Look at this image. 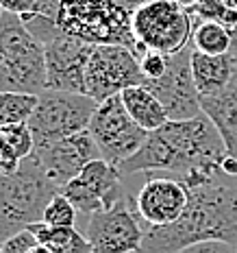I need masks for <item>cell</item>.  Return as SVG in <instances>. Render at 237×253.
<instances>
[{"label":"cell","instance_id":"1","mask_svg":"<svg viewBox=\"0 0 237 253\" xmlns=\"http://www.w3.org/2000/svg\"><path fill=\"white\" fill-rule=\"evenodd\" d=\"M229 155L218 126L207 114L189 120H168L161 129L150 131L141 149L120 166L122 175L166 170L181 175L187 186L211 181L222 172Z\"/></svg>","mask_w":237,"mask_h":253},{"label":"cell","instance_id":"2","mask_svg":"<svg viewBox=\"0 0 237 253\" xmlns=\"http://www.w3.org/2000/svg\"><path fill=\"white\" fill-rule=\"evenodd\" d=\"M209 240L237 245V190L215 179L189 186L185 212L170 225L146 229L139 253H176Z\"/></svg>","mask_w":237,"mask_h":253},{"label":"cell","instance_id":"3","mask_svg":"<svg viewBox=\"0 0 237 253\" xmlns=\"http://www.w3.org/2000/svg\"><path fill=\"white\" fill-rule=\"evenodd\" d=\"M144 0H59L57 24L63 33L98 44H122L137 48L133 13Z\"/></svg>","mask_w":237,"mask_h":253},{"label":"cell","instance_id":"4","mask_svg":"<svg viewBox=\"0 0 237 253\" xmlns=\"http://www.w3.org/2000/svg\"><path fill=\"white\" fill-rule=\"evenodd\" d=\"M61 188L31 153L13 175L0 172V236L2 242L44 218L46 205Z\"/></svg>","mask_w":237,"mask_h":253},{"label":"cell","instance_id":"5","mask_svg":"<svg viewBox=\"0 0 237 253\" xmlns=\"http://www.w3.org/2000/svg\"><path fill=\"white\" fill-rule=\"evenodd\" d=\"M0 92L41 94L46 89L44 44L26 29L24 20L4 11L0 20Z\"/></svg>","mask_w":237,"mask_h":253},{"label":"cell","instance_id":"6","mask_svg":"<svg viewBox=\"0 0 237 253\" xmlns=\"http://www.w3.org/2000/svg\"><path fill=\"white\" fill-rule=\"evenodd\" d=\"M196 20L174 0H144L133 13V35L137 40L135 55L148 50L176 55L192 44Z\"/></svg>","mask_w":237,"mask_h":253},{"label":"cell","instance_id":"7","mask_svg":"<svg viewBox=\"0 0 237 253\" xmlns=\"http://www.w3.org/2000/svg\"><path fill=\"white\" fill-rule=\"evenodd\" d=\"M96 107L98 101H94L87 94L44 89L29 120L35 146L50 144V142L70 138V135L89 129Z\"/></svg>","mask_w":237,"mask_h":253},{"label":"cell","instance_id":"8","mask_svg":"<svg viewBox=\"0 0 237 253\" xmlns=\"http://www.w3.org/2000/svg\"><path fill=\"white\" fill-rule=\"evenodd\" d=\"M141 83H144V75H141L139 57L133 48L122 44H98L92 48L85 68L87 96L102 103Z\"/></svg>","mask_w":237,"mask_h":253},{"label":"cell","instance_id":"9","mask_svg":"<svg viewBox=\"0 0 237 253\" xmlns=\"http://www.w3.org/2000/svg\"><path fill=\"white\" fill-rule=\"evenodd\" d=\"M89 133L96 140L100 157L118 168L131 155H135L148 138V131H144L131 118L120 96L98 103L89 123Z\"/></svg>","mask_w":237,"mask_h":253},{"label":"cell","instance_id":"10","mask_svg":"<svg viewBox=\"0 0 237 253\" xmlns=\"http://www.w3.org/2000/svg\"><path fill=\"white\" fill-rule=\"evenodd\" d=\"M192 50L189 44L185 50L170 55L166 75L155 81H144V85L155 92V96L166 107L170 120H189L198 118L203 112V101L192 75Z\"/></svg>","mask_w":237,"mask_h":253},{"label":"cell","instance_id":"11","mask_svg":"<svg viewBox=\"0 0 237 253\" xmlns=\"http://www.w3.org/2000/svg\"><path fill=\"white\" fill-rule=\"evenodd\" d=\"M61 192L76 205L78 212L96 214L102 210H111L115 203L122 201V172L118 166L107 160L89 162L78 175L61 188Z\"/></svg>","mask_w":237,"mask_h":253},{"label":"cell","instance_id":"12","mask_svg":"<svg viewBox=\"0 0 237 253\" xmlns=\"http://www.w3.org/2000/svg\"><path fill=\"white\" fill-rule=\"evenodd\" d=\"M92 48V44L63 31L46 42V89L85 94V68Z\"/></svg>","mask_w":237,"mask_h":253},{"label":"cell","instance_id":"13","mask_svg":"<svg viewBox=\"0 0 237 253\" xmlns=\"http://www.w3.org/2000/svg\"><path fill=\"white\" fill-rule=\"evenodd\" d=\"M85 236L94 253H139L146 231L139 227L135 214L129 212L122 199L111 210L89 216Z\"/></svg>","mask_w":237,"mask_h":253},{"label":"cell","instance_id":"14","mask_svg":"<svg viewBox=\"0 0 237 253\" xmlns=\"http://www.w3.org/2000/svg\"><path fill=\"white\" fill-rule=\"evenodd\" d=\"M33 157L39 162V166L44 168L46 175L59 188H63L89 162L98 160L100 151L94 135L89 133V129H85L81 133L70 135V138L50 142V144H44V146H35Z\"/></svg>","mask_w":237,"mask_h":253},{"label":"cell","instance_id":"15","mask_svg":"<svg viewBox=\"0 0 237 253\" xmlns=\"http://www.w3.org/2000/svg\"><path fill=\"white\" fill-rule=\"evenodd\" d=\"M189 203V186L183 179L150 177L141 186L135 205L148 227H163L178 220Z\"/></svg>","mask_w":237,"mask_h":253},{"label":"cell","instance_id":"16","mask_svg":"<svg viewBox=\"0 0 237 253\" xmlns=\"http://www.w3.org/2000/svg\"><path fill=\"white\" fill-rule=\"evenodd\" d=\"M237 70V55H204L192 50V75L200 98L220 94L231 83Z\"/></svg>","mask_w":237,"mask_h":253},{"label":"cell","instance_id":"17","mask_svg":"<svg viewBox=\"0 0 237 253\" xmlns=\"http://www.w3.org/2000/svg\"><path fill=\"white\" fill-rule=\"evenodd\" d=\"M200 101H203V112L218 126L229 155L237 157V70L222 92Z\"/></svg>","mask_w":237,"mask_h":253},{"label":"cell","instance_id":"18","mask_svg":"<svg viewBox=\"0 0 237 253\" xmlns=\"http://www.w3.org/2000/svg\"><path fill=\"white\" fill-rule=\"evenodd\" d=\"M122 105L126 107L131 118L137 123L144 131H157L168 123V112L161 105V101L155 96V92H150L148 87L141 83V85H133L129 89H124L120 94Z\"/></svg>","mask_w":237,"mask_h":253},{"label":"cell","instance_id":"19","mask_svg":"<svg viewBox=\"0 0 237 253\" xmlns=\"http://www.w3.org/2000/svg\"><path fill=\"white\" fill-rule=\"evenodd\" d=\"M35 138L29 123L0 126V172L13 175L22 162L33 153Z\"/></svg>","mask_w":237,"mask_h":253},{"label":"cell","instance_id":"20","mask_svg":"<svg viewBox=\"0 0 237 253\" xmlns=\"http://www.w3.org/2000/svg\"><path fill=\"white\" fill-rule=\"evenodd\" d=\"M26 229L35 234L39 245L48 247L52 253H94L87 236L76 227H52L46 223H33Z\"/></svg>","mask_w":237,"mask_h":253},{"label":"cell","instance_id":"21","mask_svg":"<svg viewBox=\"0 0 237 253\" xmlns=\"http://www.w3.org/2000/svg\"><path fill=\"white\" fill-rule=\"evenodd\" d=\"M192 46L204 55H229L233 50V31L218 22H196Z\"/></svg>","mask_w":237,"mask_h":253},{"label":"cell","instance_id":"22","mask_svg":"<svg viewBox=\"0 0 237 253\" xmlns=\"http://www.w3.org/2000/svg\"><path fill=\"white\" fill-rule=\"evenodd\" d=\"M39 94L29 92H0V126L24 125L37 107Z\"/></svg>","mask_w":237,"mask_h":253},{"label":"cell","instance_id":"23","mask_svg":"<svg viewBox=\"0 0 237 253\" xmlns=\"http://www.w3.org/2000/svg\"><path fill=\"white\" fill-rule=\"evenodd\" d=\"M189 13L196 22H218L231 31L237 29V9L226 7L220 0H198V4Z\"/></svg>","mask_w":237,"mask_h":253},{"label":"cell","instance_id":"24","mask_svg":"<svg viewBox=\"0 0 237 253\" xmlns=\"http://www.w3.org/2000/svg\"><path fill=\"white\" fill-rule=\"evenodd\" d=\"M76 216H78L76 205L72 203L63 192H59V194L52 197V201L48 205H46L41 223L52 225V227H74Z\"/></svg>","mask_w":237,"mask_h":253},{"label":"cell","instance_id":"25","mask_svg":"<svg viewBox=\"0 0 237 253\" xmlns=\"http://www.w3.org/2000/svg\"><path fill=\"white\" fill-rule=\"evenodd\" d=\"M0 7H2V11L15 13V15H20V18L35 15V13H44V15L57 18L59 0H0Z\"/></svg>","mask_w":237,"mask_h":253},{"label":"cell","instance_id":"26","mask_svg":"<svg viewBox=\"0 0 237 253\" xmlns=\"http://www.w3.org/2000/svg\"><path fill=\"white\" fill-rule=\"evenodd\" d=\"M168 61H170V55H163V52H155V50H148L144 57H139L144 81H155V79L166 75Z\"/></svg>","mask_w":237,"mask_h":253},{"label":"cell","instance_id":"27","mask_svg":"<svg viewBox=\"0 0 237 253\" xmlns=\"http://www.w3.org/2000/svg\"><path fill=\"white\" fill-rule=\"evenodd\" d=\"M35 245H37V238H35V234L31 229L20 231V234H15L9 240L2 242V247L7 253H29Z\"/></svg>","mask_w":237,"mask_h":253},{"label":"cell","instance_id":"28","mask_svg":"<svg viewBox=\"0 0 237 253\" xmlns=\"http://www.w3.org/2000/svg\"><path fill=\"white\" fill-rule=\"evenodd\" d=\"M176 253H237V245L222 240H209V242H198V245H189Z\"/></svg>","mask_w":237,"mask_h":253},{"label":"cell","instance_id":"29","mask_svg":"<svg viewBox=\"0 0 237 253\" xmlns=\"http://www.w3.org/2000/svg\"><path fill=\"white\" fill-rule=\"evenodd\" d=\"M222 172L229 177H237V157L233 155H226L222 162Z\"/></svg>","mask_w":237,"mask_h":253},{"label":"cell","instance_id":"30","mask_svg":"<svg viewBox=\"0 0 237 253\" xmlns=\"http://www.w3.org/2000/svg\"><path fill=\"white\" fill-rule=\"evenodd\" d=\"M174 2L178 4V7L185 9V11H192V9L198 4V0H174Z\"/></svg>","mask_w":237,"mask_h":253},{"label":"cell","instance_id":"31","mask_svg":"<svg viewBox=\"0 0 237 253\" xmlns=\"http://www.w3.org/2000/svg\"><path fill=\"white\" fill-rule=\"evenodd\" d=\"M29 253H52V251L48 249V247H44V245H39V242H37V245H35V247H33V249H31Z\"/></svg>","mask_w":237,"mask_h":253},{"label":"cell","instance_id":"32","mask_svg":"<svg viewBox=\"0 0 237 253\" xmlns=\"http://www.w3.org/2000/svg\"><path fill=\"white\" fill-rule=\"evenodd\" d=\"M220 2H224L226 7H231V9H237V0H220Z\"/></svg>","mask_w":237,"mask_h":253},{"label":"cell","instance_id":"33","mask_svg":"<svg viewBox=\"0 0 237 253\" xmlns=\"http://www.w3.org/2000/svg\"><path fill=\"white\" fill-rule=\"evenodd\" d=\"M2 61H4V55H2V50H0V66H2Z\"/></svg>","mask_w":237,"mask_h":253},{"label":"cell","instance_id":"34","mask_svg":"<svg viewBox=\"0 0 237 253\" xmlns=\"http://www.w3.org/2000/svg\"><path fill=\"white\" fill-rule=\"evenodd\" d=\"M0 253H7V251H4V247H2V245H0Z\"/></svg>","mask_w":237,"mask_h":253},{"label":"cell","instance_id":"35","mask_svg":"<svg viewBox=\"0 0 237 253\" xmlns=\"http://www.w3.org/2000/svg\"><path fill=\"white\" fill-rule=\"evenodd\" d=\"M2 13H4V11H2V7H0V20H2Z\"/></svg>","mask_w":237,"mask_h":253},{"label":"cell","instance_id":"36","mask_svg":"<svg viewBox=\"0 0 237 253\" xmlns=\"http://www.w3.org/2000/svg\"><path fill=\"white\" fill-rule=\"evenodd\" d=\"M0 245H2V236H0Z\"/></svg>","mask_w":237,"mask_h":253}]
</instances>
